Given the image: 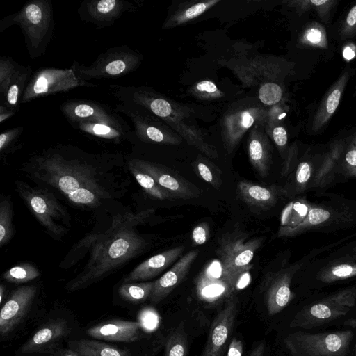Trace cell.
Returning a JSON list of instances; mask_svg holds the SVG:
<instances>
[{"label":"cell","instance_id":"obj_28","mask_svg":"<svg viewBox=\"0 0 356 356\" xmlns=\"http://www.w3.org/2000/svg\"><path fill=\"white\" fill-rule=\"evenodd\" d=\"M337 213L323 207H310L303 220L293 228L278 231L280 237H291L313 229L328 225L337 218Z\"/></svg>","mask_w":356,"mask_h":356},{"label":"cell","instance_id":"obj_39","mask_svg":"<svg viewBox=\"0 0 356 356\" xmlns=\"http://www.w3.org/2000/svg\"><path fill=\"white\" fill-rule=\"evenodd\" d=\"M24 67L10 56L0 57V99L5 96L12 81Z\"/></svg>","mask_w":356,"mask_h":356},{"label":"cell","instance_id":"obj_13","mask_svg":"<svg viewBox=\"0 0 356 356\" xmlns=\"http://www.w3.org/2000/svg\"><path fill=\"white\" fill-rule=\"evenodd\" d=\"M140 6L128 0H84L77 13L83 22L102 29L112 26L124 13L136 12Z\"/></svg>","mask_w":356,"mask_h":356},{"label":"cell","instance_id":"obj_52","mask_svg":"<svg viewBox=\"0 0 356 356\" xmlns=\"http://www.w3.org/2000/svg\"><path fill=\"white\" fill-rule=\"evenodd\" d=\"M209 236V227L207 223L202 222L193 230L192 238L197 245L204 244Z\"/></svg>","mask_w":356,"mask_h":356},{"label":"cell","instance_id":"obj_31","mask_svg":"<svg viewBox=\"0 0 356 356\" xmlns=\"http://www.w3.org/2000/svg\"><path fill=\"white\" fill-rule=\"evenodd\" d=\"M343 151V145H334L324 156L314 173L310 188L323 187L328 184L334 175V168Z\"/></svg>","mask_w":356,"mask_h":356},{"label":"cell","instance_id":"obj_35","mask_svg":"<svg viewBox=\"0 0 356 356\" xmlns=\"http://www.w3.org/2000/svg\"><path fill=\"white\" fill-rule=\"evenodd\" d=\"M154 285V281L124 283L120 286L118 293L127 301L142 302L149 299Z\"/></svg>","mask_w":356,"mask_h":356},{"label":"cell","instance_id":"obj_30","mask_svg":"<svg viewBox=\"0 0 356 356\" xmlns=\"http://www.w3.org/2000/svg\"><path fill=\"white\" fill-rule=\"evenodd\" d=\"M32 73L30 66H24L12 81L5 96L0 99V104L17 113L24 91Z\"/></svg>","mask_w":356,"mask_h":356},{"label":"cell","instance_id":"obj_57","mask_svg":"<svg viewBox=\"0 0 356 356\" xmlns=\"http://www.w3.org/2000/svg\"><path fill=\"white\" fill-rule=\"evenodd\" d=\"M343 56L347 60H350L355 56V53L350 47H347L344 49Z\"/></svg>","mask_w":356,"mask_h":356},{"label":"cell","instance_id":"obj_43","mask_svg":"<svg viewBox=\"0 0 356 356\" xmlns=\"http://www.w3.org/2000/svg\"><path fill=\"white\" fill-rule=\"evenodd\" d=\"M314 169L313 163L309 161H304L298 164L295 174L296 192L301 193L310 188Z\"/></svg>","mask_w":356,"mask_h":356},{"label":"cell","instance_id":"obj_9","mask_svg":"<svg viewBox=\"0 0 356 356\" xmlns=\"http://www.w3.org/2000/svg\"><path fill=\"white\" fill-rule=\"evenodd\" d=\"M97 86L95 83L80 78L72 67L65 69L44 67L32 73L24 91L21 104L65 92L79 87Z\"/></svg>","mask_w":356,"mask_h":356},{"label":"cell","instance_id":"obj_41","mask_svg":"<svg viewBox=\"0 0 356 356\" xmlns=\"http://www.w3.org/2000/svg\"><path fill=\"white\" fill-rule=\"evenodd\" d=\"M197 175L213 187L218 188L222 184L219 170L211 162L204 158H197L193 163Z\"/></svg>","mask_w":356,"mask_h":356},{"label":"cell","instance_id":"obj_33","mask_svg":"<svg viewBox=\"0 0 356 356\" xmlns=\"http://www.w3.org/2000/svg\"><path fill=\"white\" fill-rule=\"evenodd\" d=\"M356 276V262H342L330 264L323 268L317 280L323 283H332Z\"/></svg>","mask_w":356,"mask_h":356},{"label":"cell","instance_id":"obj_51","mask_svg":"<svg viewBox=\"0 0 356 356\" xmlns=\"http://www.w3.org/2000/svg\"><path fill=\"white\" fill-rule=\"evenodd\" d=\"M271 136L280 154L283 156L288 140L286 129L281 126L275 127L272 131Z\"/></svg>","mask_w":356,"mask_h":356},{"label":"cell","instance_id":"obj_61","mask_svg":"<svg viewBox=\"0 0 356 356\" xmlns=\"http://www.w3.org/2000/svg\"><path fill=\"white\" fill-rule=\"evenodd\" d=\"M354 251H355V252L356 254V247L354 248Z\"/></svg>","mask_w":356,"mask_h":356},{"label":"cell","instance_id":"obj_58","mask_svg":"<svg viewBox=\"0 0 356 356\" xmlns=\"http://www.w3.org/2000/svg\"><path fill=\"white\" fill-rule=\"evenodd\" d=\"M343 325L356 328V318H349L343 322Z\"/></svg>","mask_w":356,"mask_h":356},{"label":"cell","instance_id":"obj_29","mask_svg":"<svg viewBox=\"0 0 356 356\" xmlns=\"http://www.w3.org/2000/svg\"><path fill=\"white\" fill-rule=\"evenodd\" d=\"M69 346L81 356H134L129 350L96 340L70 341Z\"/></svg>","mask_w":356,"mask_h":356},{"label":"cell","instance_id":"obj_36","mask_svg":"<svg viewBox=\"0 0 356 356\" xmlns=\"http://www.w3.org/2000/svg\"><path fill=\"white\" fill-rule=\"evenodd\" d=\"M187 350L188 341L185 323L181 321L167 337L165 356H186Z\"/></svg>","mask_w":356,"mask_h":356},{"label":"cell","instance_id":"obj_2","mask_svg":"<svg viewBox=\"0 0 356 356\" xmlns=\"http://www.w3.org/2000/svg\"><path fill=\"white\" fill-rule=\"evenodd\" d=\"M154 213L151 208L139 212L125 211L113 216L103 232L92 233L81 239L60 263L63 268L73 266L89 250L83 270L66 285L68 291L84 289L118 270L142 253L148 243L136 227Z\"/></svg>","mask_w":356,"mask_h":356},{"label":"cell","instance_id":"obj_7","mask_svg":"<svg viewBox=\"0 0 356 356\" xmlns=\"http://www.w3.org/2000/svg\"><path fill=\"white\" fill-rule=\"evenodd\" d=\"M354 337L352 330L311 333L297 331L284 339L292 356H347Z\"/></svg>","mask_w":356,"mask_h":356},{"label":"cell","instance_id":"obj_54","mask_svg":"<svg viewBox=\"0 0 356 356\" xmlns=\"http://www.w3.org/2000/svg\"><path fill=\"white\" fill-rule=\"evenodd\" d=\"M16 114L13 110L0 104V122L3 123L5 120L13 117Z\"/></svg>","mask_w":356,"mask_h":356},{"label":"cell","instance_id":"obj_26","mask_svg":"<svg viewBox=\"0 0 356 356\" xmlns=\"http://www.w3.org/2000/svg\"><path fill=\"white\" fill-rule=\"evenodd\" d=\"M67 324L63 319L50 321L40 327L21 348L22 353L39 352L56 342L67 332Z\"/></svg>","mask_w":356,"mask_h":356},{"label":"cell","instance_id":"obj_50","mask_svg":"<svg viewBox=\"0 0 356 356\" xmlns=\"http://www.w3.org/2000/svg\"><path fill=\"white\" fill-rule=\"evenodd\" d=\"M195 90L200 94H203L207 98H216L222 95L216 85L211 81H201L196 83Z\"/></svg>","mask_w":356,"mask_h":356},{"label":"cell","instance_id":"obj_14","mask_svg":"<svg viewBox=\"0 0 356 356\" xmlns=\"http://www.w3.org/2000/svg\"><path fill=\"white\" fill-rule=\"evenodd\" d=\"M267 112L259 105L243 107L227 113L222 121V137L225 148L231 153L253 125L265 121Z\"/></svg>","mask_w":356,"mask_h":356},{"label":"cell","instance_id":"obj_19","mask_svg":"<svg viewBox=\"0 0 356 356\" xmlns=\"http://www.w3.org/2000/svg\"><path fill=\"white\" fill-rule=\"evenodd\" d=\"M198 254V250L189 251L181 256L170 270L154 281L149 299L152 303L157 304L162 301L183 282Z\"/></svg>","mask_w":356,"mask_h":356},{"label":"cell","instance_id":"obj_32","mask_svg":"<svg viewBox=\"0 0 356 356\" xmlns=\"http://www.w3.org/2000/svg\"><path fill=\"white\" fill-rule=\"evenodd\" d=\"M127 161L129 172L148 195L159 200L173 199L150 175L139 169L129 160Z\"/></svg>","mask_w":356,"mask_h":356},{"label":"cell","instance_id":"obj_16","mask_svg":"<svg viewBox=\"0 0 356 356\" xmlns=\"http://www.w3.org/2000/svg\"><path fill=\"white\" fill-rule=\"evenodd\" d=\"M238 300L228 299L210 326L204 348L200 356H224L234 329L238 312Z\"/></svg>","mask_w":356,"mask_h":356},{"label":"cell","instance_id":"obj_25","mask_svg":"<svg viewBox=\"0 0 356 356\" xmlns=\"http://www.w3.org/2000/svg\"><path fill=\"white\" fill-rule=\"evenodd\" d=\"M238 193L241 200L248 205L259 209H268L273 207L279 197L286 193L281 188L266 187L250 181L238 182Z\"/></svg>","mask_w":356,"mask_h":356},{"label":"cell","instance_id":"obj_49","mask_svg":"<svg viewBox=\"0 0 356 356\" xmlns=\"http://www.w3.org/2000/svg\"><path fill=\"white\" fill-rule=\"evenodd\" d=\"M312 8L315 9L322 20L327 23L332 9L337 3L335 0H311Z\"/></svg>","mask_w":356,"mask_h":356},{"label":"cell","instance_id":"obj_59","mask_svg":"<svg viewBox=\"0 0 356 356\" xmlns=\"http://www.w3.org/2000/svg\"><path fill=\"white\" fill-rule=\"evenodd\" d=\"M5 287L3 284L0 286V301L2 302Z\"/></svg>","mask_w":356,"mask_h":356},{"label":"cell","instance_id":"obj_46","mask_svg":"<svg viewBox=\"0 0 356 356\" xmlns=\"http://www.w3.org/2000/svg\"><path fill=\"white\" fill-rule=\"evenodd\" d=\"M343 167L348 175L356 178V132L352 136L346 148Z\"/></svg>","mask_w":356,"mask_h":356},{"label":"cell","instance_id":"obj_1","mask_svg":"<svg viewBox=\"0 0 356 356\" xmlns=\"http://www.w3.org/2000/svg\"><path fill=\"white\" fill-rule=\"evenodd\" d=\"M19 170L36 186L82 209H96L122 197L131 183L121 153H92L70 144L30 154Z\"/></svg>","mask_w":356,"mask_h":356},{"label":"cell","instance_id":"obj_48","mask_svg":"<svg viewBox=\"0 0 356 356\" xmlns=\"http://www.w3.org/2000/svg\"><path fill=\"white\" fill-rule=\"evenodd\" d=\"M143 329L147 332L155 330L159 325V316L152 308H147L140 314V321Z\"/></svg>","mask_w":356,"mask_h":356},{"label":"cell","instance_id":"obj_22","mask_svg":"<svg viewBox=\"0 0 356 356\" xmlns=\"http://www.w3.org/2000/svg\"><path fill=\"white\" fill-rule=\"evenodd\" d=\"M249 159L259 176L266 178L272 163L273 149L268 137L260 124L254 126L248 140Z\"/></svg>","mask_w":356,"mask_h":356},{"label":"cell","instance_id":"obj_24","mask_svg":"<svg viewBox=\"0 0 356 356\" xmlns=\"http://www.w3.org/2000/svg\"><path fill=\"white\" fill-rule=\"evenodd\" d=\"M349 74V72H344L328 89L312 121V133H317L321 130L336 111L348 81Z\"/></svg>","mask_w":356,"mask_h":356},{"label":"cell","instance_id":"obj_44","mask_svg":"<svg viewBox=\"0 0 356 356\" xmlns=\"http://www.w3.org/2000/svg\"><path fill=\"white\" fill-rule=\"evenodd\" d=\"M300 42L307 45L326 47L327 44L326 33L320 24H312L304 31Z\"/></svg>","mask_w":356,"mask_h":356},{"label":"cell","instance_id":"obj_21","mask_svg":"<svg viewBox=\"0 0 356 356\" xmlns=\"http://www.w3.org/2000/svg\"><path fill=\"white\" fill-rule=\"evenodd\" d=\"M184 250V246H177L148 258L125 277L124 283L146 281L157 276L175 263L181 257Z\"/></svg>","mask_w":356,"mask_h":356},{"label":"cell","instance_id":"obj_34","mask_svg":"<svg viewBox=\"0 0 356 356\" xmlns=\"http://www.w3.org/2000/svg\"><path fill=\"white\" fill-rule=\"evenodd\" d=\"M218 0L198 2L192 6L177 11L165 21L163 27L168 28L188 22L199 17L207 10L218 3Z\"/></svg>","mask_w":356,"mask_h":356},{"label":"cell","instance_id":"obj_15","mask_svg":"<svg viewBox=\"0 0 356 356\" xmlns=\"http://www.w3.org/2000/svg\"><path fill=\"white\" fill-rule=\"evenodd\" d=\"M129 161L150 175L173 199H193L202 193L195 184L165 167L137 158Z\"/></svg>","mask_w":356,"mask_h":356},{"label":"cell","instance_id":"obj_38","mask_svg":"<svg viewBox=\"0 0 356 356\" xmlns=\"http://www.w3.org/2000/svg\"><path fill=\"white\" fill-rule=\"evenodd\" d=\"M13 210L10 199L1 197L0 202V247L7 244L14 234Z\"/></svg>","mask_w":356,"mask_h":356},{"label":"cell","instance_id":"obj_23","mask_svg":"<svg viewBox=\"0 0 356 356\" xmlns=\"http://www.w3.org/2000/svg\"><path fill=\"white\" fill-rule=\"evenodd\" d=\"M197 296L208 304L227 300L236 291L235 288L221 275H212L209 270L202 272L195 282Z\"/></svg>","mask_w":356,"mask_h":356},{"label":"cell","instance_id":"obj_56","mask_svg":"<svg viewBox=\"0 0 356 356\" xmlns=\"http://www.w3.org/2000/svg\"><path fill=\"white\" fill-rule=\"evenodd\" d=\"M265 345L261 343L256 346V348L251 353L250 356H263L264 352Z\"/></svg>","mask_w":356,"mask_h":356},{"label":"cell","instance_id":"obj_47","mask_svg":"<svg viewBox=\"0 0 356 356\" xmlns=\"http://www.w3.org/2000/svg\"><path fill=\"white\" fill-rule=\"evenodd\" d=\"M356 35V4L351 8L339 28L341 40H348Z\"/></svg>","mask_w":356,"mask_h":356},{"label":"cell","instance_id":"obj_45","mask_svg":"<svg viewBox=\"0 0 356 356\" xmlns=\"http://www.w3.org/2000/svg\"><path fill=\"white\" fill-rule=\"evenodd\" d=\"M282 96L281 87L273 82L264 83L259 90V100L267 106L275 105L281 100Z\"/></svg>","mask_w":356,"mask_h":356},{"label":"cell","instance_id":"obj_53","mask_svg":"<svg viewBox=\"0 0 356 356\" xmlns=\"http://www.w3.org/2000/svg\"><path fill=\"white\" fill-rule=\"evenodd\" d=\"M242 341L237 338L234 337L228 346L226 356H242Z\"/></svg>","mask_w":356,"mask_h":356},{"label":"cell","instance_id":"obj_3","mask_svg":"<svg viewBox=\"0 0 356 356\" xmlns=\"http://www.w3.org/2000/svg\"><path fill=\"white\" fill-rule=\"evenodd\" d=\"M108 91L120 104L143 110L173 127L188 144L195 147L206 156L218 158L215 147L206 143L200 133L186 124L184 111L175 106L153 89L146 86H122L111 84Z\"/></svg>","mask_w":356,"mask_h":356},{"label":"cell","instance_id":"obj_20","mask_svg":"<svg viewBox=\"0 0 356 356\" xmlns=\"http://www.w3.org/2000/svg\"><path fill=\"white\" fill-rule=\"evenodd\" d=\"M142 329L140 322L112 320L91 327L87 334L99 340L129 343L141 338Z\"/></svg>","mask_w":356,"mask_h":356},{"label":"cell","instance_id":"obj_11","mask_svg":"<svg viewBox=\"0 0 356 356\" xmlns=\"http://www.w3.org/2000/svg\"><path fill=\"white\" fill-rule=\"evenodd\" d=\"M60 108L70 124L77 122H98L132 131L129 124L108 104L74 98L62 103Z\"/></svg>","mask_w":356,"mask_h":356},{"label":"cell","instance_id":"obj_17","mask_svg":"<svg viewBox=\"0 0 356 356\" xmlns=\"http://www.w3.org/2000/svg\"><path fill=\"white\" fill-rule=\"evenodd\" d=\"M300 267L296 264L273 274L269 280L266 301L270 316L282 312L293 299L295 294L291 291V284L293 275Z\"/></svg>","mask_w":356,"mask_h":356},{"label":"cell","instance_id":"obj_62","mask_svg":"<svg viewBox=\"0 0 356 356\" xmlns=\"http://www.w3.org/2000/svg\"><path fill=\"white\" fill-rule=\"evenodd\" d=\"M355 90H356V86H355ZM355 95H356V92H355Z\"/></svg>","mask_w":356,"mask_h":356},{"label":"cell","instance_id":"obj_42","mask_svg":"<svg viewBox=\"0 0 356 356\" xmlns=\"http://www.w3.org/2000/svg\"><path fill=\"white\" fill-rule=\"evenodd\" d=\"M24 131L23 126L9 129L0 134V153L1 157H6L8 154L21 147L19 143V137Z\"/></svg>","mask_w":356,"mask_h":356},{"label":"cell","instance_id":"obj_55","mask_svg":"<svg viewBox=\"0 0 356 356\" xmlns=\"http://www.w3.org/2000/svg\"><path fill=\"white\" fill-rule=\"evenodd\" d=\"M49 356H81L73 350H63L53 353Z\"/></svg>","mask_w":356,"mask_h":356},{"label":"cell","instance_id":"obj_12","mask_svg":"<svg viewBox=\"0 0 356 356\" xmlns=\"http://www.w3.org/2000/svg\"><path fill=\"white\" fill-rule=\"evenodd\" d=\"M118 113L130 119L136 139L145 143L175 145L181 143L180 137L172 134L156 116L132 106L118 104L114 107Z\"/></svg>","mask_w":356,"mask_h":356},{"label":"cell","instance_id":"obj_40","mask_svg":"<svg viewBox=\"0 0 356 356\" xmlns=\"http://www.w3.org/2000/svg\"><path fill=\"white\" fill-rule=\"evenodd\" d=\"M39 276L38 269L30 263L17 264L8 270L2 275L6 281L14 284L28 282Z\"/></svg>","mask_w":356,"mask_h":356},{"label":"cell","instance_id":"obj_37","mask_svg":"<svg viewBox=\"0 0 356 356\" xmlns=\"http://www.w3.org/2000/svg\"><path fill=\"white\" fill-rule=\"evenodd\" d=\"M309 207L305 202H291L282 213L279 231L293 228L300 224L306 217Z\"/></svg>","mask_w":356,"mask_h":356},{"label":"cell","instance_id":"obj_18","mask_svg":"<svg viewBox=\"0 0 356 356\" xmlns=\"http://www.w3.org/2000/svg\"><path fill=\"white\" fill-rule=\"evenodd\" d=\"M37 292L35 286H22L17 289L0 312V334H8L22 319L30 307Z\"/></svg>","mask_w":356,"mask_h":356},{"label":"cell","instance_id":"obj_8","mask_svg":"<svg viewBox=\"0 0 356 356\" xmlns=\"http://www.w3.org/2000/svg\"><path fill=\"white\" fill-rule=\"evenodd\" d=\"M356 304V286H350L302 308L289 324L291 328L312 329L346 315Z\"/></svg>","mask_w":356,"mask_h":356},{"label":"cell","instance_id":"obj_27","mask_svg":"<svg viewBox=\"0 0 356 356\" xmlns=\"http://www.w3.org/2000/svg\"><path fill=\"white\" fill-rule=\"evenodd\" d=\"M71 125L83 134L114 143H120L124 140L131 143L136 139L134 131H127L103 123L77 122Z\"/></svg>","mask_w":356,"mask_h":356},{"label":"cell","instance_id":"obj_10","mask_svg":"<svg viewBox=\"0 0 356 356\" xmlns=\"http://www.w3.org/2000/svg\"><path fill=\"white\" fill-rule=\"evenodd\" d=\"M246 236L228 238L220 245L218 251L221 264L220 275L237 290L242 275L251 268L257 250L262 239L259 238L245 240Z\"/></svg>","mask_w":356,"mask_h":356},{"label":"cell","instance_id":"obj_6","mask_svg":"<svg viewBox=\"0 0 356 356\" xmlns=\"http://www.w3.org/2000/svg\"><path fill=\"white\" fill-rule=\"evenodd\" d=\"M143 56L127 44L110 47L99 54L90 65L74 60L72 67L83 80L118 79L140 65Z\"/></svg>","mask_w":356,"mask_h":356},{"label":"cell","instance_id":"obj_5","mask_svg":"<svg viewBox=\"0 0 356 356\" xmlns=\"http://www.w3.org/2000/svg\"><path fill=\"white\" fill-rule=\"evenodd\" d=\"M15 185L21 199L47 233L55 240H61L71 227L72 218L56 195L46 188L24 181L15 180Z\"/></svg>","mask_w":356,"mask_h":356},{"label":"cell","instance_id":"obj_60","mask_svg":"<svg viewBox=\"0 0 356 356\" xmlns=\"http://www.w3.org/2000/svg\"><path fill=\"white\" fill-rule=\"evenodd\" d=\"M354 350V355H355V356H356V343H355V345L354 346V350Z\"/></svg>","mask_w":356,"mask_h":356},{"label":"cell","instance_id":"obj_4","mask_svg":"<svg viewBox=\"0 0 356 356\" xmlns=\"http://www.w3.org/2000/svg\"><path fill=\"white\" fill-rule=\"evenodd\" d=\"M12 26H18L22 30L29 56L32 60L43 56L55 28L51 1H27L20 10L0 20V33Z\"/></svg>","mask_w":356,"mask_h":356}]
</instances>
